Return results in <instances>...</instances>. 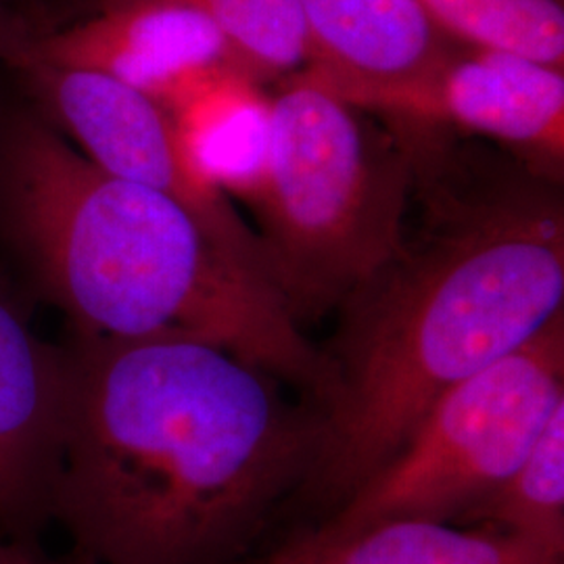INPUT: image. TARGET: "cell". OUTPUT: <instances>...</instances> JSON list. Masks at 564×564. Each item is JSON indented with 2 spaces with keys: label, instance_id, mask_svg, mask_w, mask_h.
<instances>
[{
  "label": "cell",
  "instance_id": "cell-4",
  "mask_svg": "<svg viewBox=\"0 0 564 564\" xmlns=\"http://www.w3.org/2000/svg\"><path fill=\"white\" fill-rule=\"evenodd\" d=\"M414 193L400 137L302 69L268 95L262 162L242 193L270 282L300 324L339 310L398 253Z\"/></svg>",
  "mask_w": 564,
  "mask_h": 564
},
{
  "label": "cell",
  "instance_id": "cell-15",
  "mask_svg": "<svg viewBox=\"0 0 564 564\" xmlns=\"http://www.w3.org/2000/svg\"><path fill=\"white\" fill-rule=\"evenodd\" d=\"M178 2L214 21L242 69L262 86L284 80L310 65V42L295 0Z\"/></svg>",
  "mask_w": 564,
  "mask_h": 564
},
{
  "label": "cell",
  "instance_id": "cell-3",
  "mask_svg": "<svg viewBox=\"0 0 564 564\" xmlns=\"http://www.w3.org/2000/svg\"><path fill=\"white\" fill-rule=\"evenodd\" d=\"M9 235L42 297L84 341L207 343L321 408L330 364L274 286L230 256L181 203L111 176L39 121L0 158Z\"/></svg>",
  "mask_w": 564,
  "mask_h": 564
},
{
  "label": "cell",
  "instance_id": "cell-12",
  "mask_svg": "<svg viewBox=\"0 0 564 564\" xmlns=\"http://www.w3.org/2000/svg\"><path fill=\"white\" fill-rule=\"evenodd\" d=\"M191 160L224 193L242 195L262 162L268 95L251 76L232 72L170 109Z\"/></svg>",
  "mask_w": 564,
  "mask_h": 564
},
{
  "label": "cell",
  "instance_id": "cell-2",
  "mask_svg": "<svg viewBox=\"0 0 564 564\" xmlns=\"http://www.w3.org/2000/svg\"><path fill=\"white\" fill-rule=\"evenodd\" d=\"M53 521L90 564H247L297 496L318 445L314 403L207 343L67 347Z\"/></svg>",
  "mask_w": 564,
  "mask_h": 564
},
{
  "label": "cell",
  "instance_id": "cell-11",
  "mask_svg": "<svg viewBox=\"0 0 564 564\" xmlns=\"http://www.w3.org/2000/svg\"><path fill=\"white\" fill-rule=\"evenodd\" d=\"M258 564H564V550L491 527L402 519L349 533L303 524Z\"/></svg>",
  "mask_w": 564,
  "mask_h": 564
},
{
  "label": "cell",
  "instance_id": "cell-17",
  "mask_svg": "<svg viewBox=\"0 0 564 564\" xmlns=\"http://www.w3.org/2000/svg\"><path fill=\"white\" fill-rule=\"evenodd\" d=\"M7 42H9V39L4 36V28H2V23H0V51L7 48Z\"/></svg>",
  "mask_w": 564,
  "mask_h": 564
},
{
  "label": "cell",
  "instance_id": "cell-9",
  "mask_svg": "<svg viewBox=\"0 0 564 564\" xmlns=\"http://www.w3.org/2000/svg\"><path fill=\"white\" fill-rule=\"evenodd\" d=\"M67 347L41 339L0 279V529L36 542L53 521V484L69 395Z\"/></svg>",
  "mask_w": 564,
  "mask_h": 564
},
{
  "label": "cell",
  "instance_id": "cell-10",
  "mask_svg": "<svg viewBox=\"0 0 564 564\" xmlns=\"http://www.w3.org/2000/svg\"><path fill=\"white\" fill-rule=\"evenodd\" d=\"M312 76L335 93L389 88L426 74L458 44L416 0H295Z\"/></svg>",
  "mask_w": 564,
  "mask_h": 564
},
{
  "label": "cell",
  "instance_id": "cell-1",
  "mask_svg": "<svg viewBox=\"0 0 564 564\" xmlns=\"http://www.w3.org/2000/svg\"><path fill=\"white\" fill-rule=\"evenodd\" d=\"M421 223L341 307L300 498L328 517L445 391L564 316L563 182L431 132L410 144ZM314 521V523H316Z\"/></svg>",
  "mask_w": 564,
  "mask_h": 564
},
{
  "label": "cell",
  "instance_id": "cell-13",
  "mask_svg": "<svg viewBox=\"0 0 564 564\" xmlns=\"http://www.w3.org/2000/svg\"><path fill=\"white\" fill-rule=\"evenodd\" d=\"M458 524L491 527L564 550V405L506 484Z\"/></svg>",
  "mask_w": 564,
  "mask_h": 564
},
{
  "label": "cell",
  "instance_id": "cell-14",
  "mask_svg": "<svg viewBox=\"0 0 564 564\" xmlns=\"http://www.w3.org/2000/svg\"><path fill=\"white\" fill-rule=\"evenodd\" d=\"M447 39L564 69L563 0H416Z\"/></svg>",
  "mask_w": 564,
  "mask_h": 564
},
{
  "label": "cell",
  "instance_id": "cell-7",
  "mask_svg": "<svg viewBox=\"0 0 564 564\" xmlns=\"http://www.w3.org/2000/svg\"><path fill=\"white\" fill-rule=\"evenodd\" d=\"M341 97L393 128L481 137L535 174L563 182L564 69L456 44L414 80Z\"/></svg>",
  "mask_w": 564,
  "mask_h": 564
},
{
  "label": "cell",
  "instance_id": "cell-6",
  "mask_svg": "<svg viewBox=\"0 0 564 564\" xmlns=\"http://www.w3.org/2000/svg\"><path fill=\"white\" fill-rule=\"evenodd\" d=\"M15 65L88 162L181 203L230 256L270 282L256 230L191 160L163 105L101 72L32 61Z\"/></svg>",
  "mask_w": 564,
  "mask_h": 564
},
{
  "label": "cell",
  "instance_id": "cell-5",
  "mask_svg": "<svg viewBox=\"0 0 564 564\" xmlns=\"http://www.w3.org/2000/svg\"><path fill=\"white\" fill-rule=\"evenodd\" d=\"M561 405L564 316L445 391L370 479L310 524L330 533L402 519L458 524L506 484Z\"/></svg>",
  "mask_w": 564,
  "mask_h": 564
},
{
  "label": "cell",
  "instance_id": "cell-16",
  "mask_svg": "<svg viewBox=\"0 0 564 564\" xmlns=\"http://www.w3.org/2000/svg\"><path fill=\"white\" fill-rule=\"evenodd\" d=\"M0 564H90L80 556L72 561H51L36 547V542H20L0 538Z\"/></svg>",
  "mask_w": 564,
  "mask_h": 564
},
{
  "label": "cell",
  "instance_id": "cell-8",
  "mask_svg": "<svg viewBox=\"0 0 564 564\" xmlns=\"http://www.w3.org/2000/svg\"><path fill=\"white\" fill-rule=\"evenodd\" d=\"M7 51L13 63L101 72L167 111L226 74H247L220 28L178 0H105L95 18L36 39H9Z\"/></svg>",
  "mask_w": 564,
  "mask_h": 564
}]
</instances>
